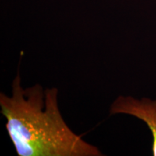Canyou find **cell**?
Returning a JSON list of instances; mask_svg holds the SVG:
<instances>
[{
  "mask_svg": "<svg viewBox=\"0 0 156 156\" xmlns=\"http://www.w3.org/2000/svg\"><path fill=\"white\" fill-rule=\"evenodd\" d=\"M56 87L23 88L20 72L10 95L0 93L1 113L19 156H102L98 147L71 129L58 107Z\"/></svg>",
  "mask_w": 156,
  "mask_h": 156,
  "instance_id": "1",
  "label": "cell"
},
{
  "mask_svg": "<svg viewBox=\"0 0 156 156\" xmlns=\"http://www.w3.org/2000/svg\"><path fill=\"white\" fill-rule=\"evenodd\" d=\"M109 114L129 115L145 123L153 137L152 153L156 156V98L138 99L131 95H119L111 105Z\"/></svg>",
  "mask_w": 156,
  "mask_h": 156,
  "instance_id": "2",
  "label": "cell"
}]
</instances>
